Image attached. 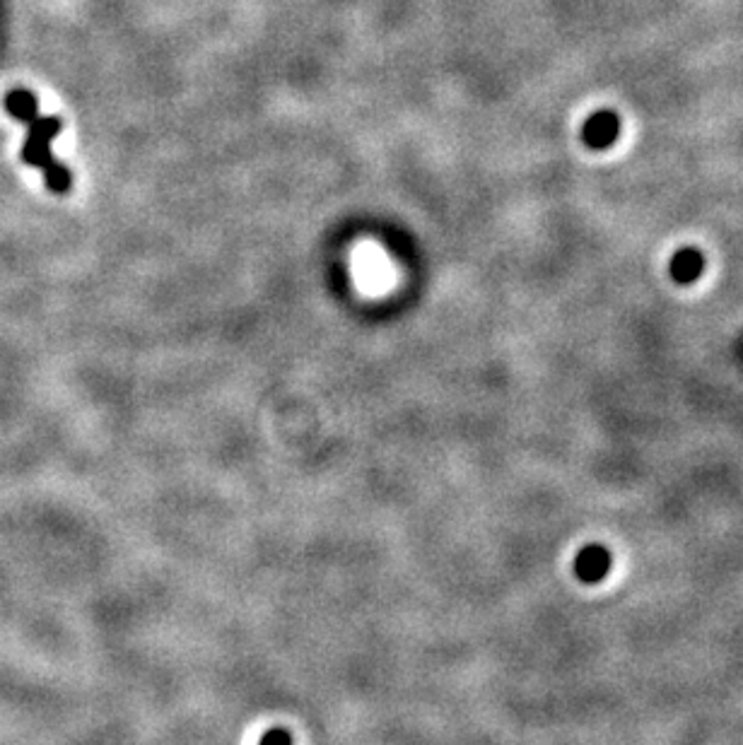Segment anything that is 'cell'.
I'll use <instances>...</instances> for the list:
<instances>
[{
    "label": "cell",
    "mask_w": 743,
    "mask_h": 745,
    "mask_svg": "<svg viewBox=\"0 0 743 745\" xmlns=\"http://www.w3.org/2000/svg\"><path fill=\"white\" fill-rule=\"evenodd\" d=\"M611 565L613 557L604 545H587V548L579 550L575 560V574L584 584H599L611 572Z\"/></svg>",
    "instance_id": "cell-3"
},
{
    "label": "cell",
    "mask_w": 743,
    "mask_h": 745,
    "mask_svg": "<svg viewBox=\"0 0 743 745\" xmlns=\"http://www.w3.org/2000/svg\"><path fill=\"white\" fill-rule=\"evenodd\" d=\"M669 273L678 285H693L705 273V256L693 246L678 249L669 261Z\"/></svg>",
    "instance_id": "cell-4"
},
{
    "label": "cell",
    "mask_w": 743,
    "mask_h": 745,
    "mask_svg": "<svg viewBox=\"0 0 743 745\" xmlns=\"http://www.w3.org/2000/svg\"><path fill=\"white\" fill-rule=\"evenodd\" d=\"M5 109H8V114L15 121L27 123L29 128L27 140L20 152L22 162L32 164V167H37L44 174L49 191L58 193V196L68 193L70 186H73V177H70L66 164L58 162L54 152H51V140L61 136L63 121L58 116L39 114L37 97L25 90V87H15V90H10L5 95Z\"/></svg>",
    "instance_id": "cell-1"
},
{
    "label": "cell",
    "mask_w": 743,
    "mask_h": 745,
    "mask_svg": "<svg viewBox=\"0 0 743 745\" xmlns=\"http://www.w3.org/2000/svg\"><path fill=\"white\" fill-rule=\"evenodd\" d=\"M620 138V116L613 109H599L582 123V143L589 150L604 152Z\"/></svg>",
    "instance_id": "cell-2"
},
{
    "label": "cell",
    "mask_w": 743,
    "mask_h": 745,
    "mask_svg": "<svg viewBox=\"0 0 743 745\" xmlns=\"http://www.w3.org/2000/svg\"><path fill=\"white\" fill-rule=\"evenodd\" d=\"M261 745H292V738H290L288 731L273 729L261 738Z\"/></svg>",
    "instance_id": "cell-5"
}]
</instances>
